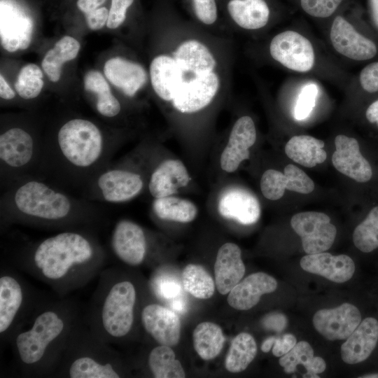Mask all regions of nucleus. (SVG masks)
<instances>
[{"label":"nucleus","instance_id":"f257e3e1","mask_svg":"<svg viewBox=\"0 0 378 378\" xmlns=\"http://www.w3.org/2000/svg\"><path fill=\"white\" fill-rule=\"evenodd\" d=\"M106 255L88 234L64 231L29 246L15 258L18 268L63 298L88 284L104 269Z\"/></svg>","mask_w":378,"mask_h":378},{"label":"nucleus","instance_id":"f03ea898","mask_svg":"<svg viewBox=\"0 0 378 378\" xmlns=\"http://www.w3.org/2000/svg\"><path fill=\"white\" fill-rule=\"evenodd\" d=\"M74 299L44 297L13 335L15 365L23 377H51L74 328L83 316Z\"/></svg>","mask_w":378,"mask_h":378},{"label":"nucleus","instance_id":"7ed1b4c3","mask_svg":"<svg viewBox=\"0 0 378 378\" xmlns=\"http://www.w3.org/2000/svg\"><path fill=\"white\" fill-rule=\"evenodd\" d=\"M138 290L116 268L103 269L87 308L83 321L92 332L108 344L127 337L136 320Z\"/></svg>","mask_w":378,"mask_h":378},{"label":"nucleus","instance_id":"20e7f679","mask_svg":"<svg viewBox=\"0 0 378 378\" xmlns=\"http://www.w3.org/2000/svg\"><path fill=\"white\" fill-rule=\"evenodd\" d=\"M122 363L116 351L96 337L83 321L77 323L51 377L120 378Z\"/></svg>","mask_w":378,"mask_h":378},{"label":"nucleus","instance_id":"39448f33","mask_svg":"<svg viewBox=\"0 0 378 378\" xmlns=\"http://www.w3.org/2000/svg\"><path fill=\"white\" fill-rule=\"evenodd\" d=\"M45 296L34 290L10 267L0 272V340L10 342L13 335Z\"/></svg>","mask_w":378,"mask_h":378},{"label":"nucleus","instance_id":"423d86ee","mask_svg":"<svg viewBox=\"0 0 378 378\" xmlns=\"http://www.w3.org/2000/svg\"><path fill=\"white\" fill-rule=\"evenodd\" d=\"M13 203L16 211L24 218L46 225L64 223L71 218L73 209L66 195L34 180L17 188Z\"/></svg>","mask_w":378,"mask_h":378},{"label":"nucleus","instance_id":"0eeeda50","mask_svg":"<svg viewBox=\"0 0 378 378\" xmlns=\"http://www.w3.org/2000/svg\"><path fill=\"white\" fill-rule=\"evenodd\" d=\"M57 144L65 160L79 168L93 165L104 150L99 129L92 122L82 118L71 119L60 127Z\"/></svg>","mask_w":378,"mask_h":378},{"label":"nucleus","instance_id":"6e6552de","mask_svg":"<svg viewBox=\"0 0 378 378\" xmlns=\"http://www.w3.org/2000/svg\"><path fill=\"white\" fill-rule=\"evenodd\" d=\"M290 225L300 237L307 254L325 252L335 239L336 227L324 213L305 211L296 214L292 217Z\"/></svg>","mask_w":378,"mask_h":378},{"label":"nucleus","instance_id":"1a4fd4ad","mask_svg":"<svg viewBox=\"0 0 378 378\" xmlns=\"http://www.w3.org/2000/svg\"><path fill=\"white\" fill-rule=\"evenodd\" d=\"M270 52L272 58L286 68L307 72L314 64V51L311 42L294 31H285L271 41Z\"/></svg>","mask_w":378,"mask_h":378},{"label":"nucleus","instance_id":"9d476101","mask_svg":"<svg viewBox=\"0 0 378 378\" xmlns=\"http://www.w3.org/2000/svg\"><path fill=\"white\" fill-rule=\"evenodd\" d=\"M219 88L220 78L214 71L190 78L183 81L172 105L181 113H195L212 102Z\"/></svg>","mask_w":378,"mask_h":378},{"label":"nucleus","instance_id":"9b49d317","mask_svg":"<svg viewBox=\"0 0 378 378\" xmlns=\"http://www.w3.org/2000/svg\"><path fill=\"white\" fill-rule=\"evenodd\" d=\"M111 244L115 255L128 266H139L146 258L147 240L144 231L133 221H118L113 230Z\"/></svg>","mask_w":378,"mask_h":378},{"label":"nucleus","instance_id":"f8f14e48","mask_svg":"<svg viewBox=\"0 0 378 378\" xmlns=\"http://www.w3.org/2000/svg\"><path fill=\"white\" fill-rule=\"evenodd\" d=\"M314 328L326 339L346 340L361 322L358 309L352 304L343 303L332 309L317 311L312 319Z\"/></svg>","mask_w":378,"mask_h":378},{"label":"nucleus","instance_id":"ddd939ff","mask_svg":"<svg viewBox=\"0 0 378 378\" xmlns=\"http://www.w3.org/2000/svg\"><path fill=\"white\" fill-rule=\"evenodd\" d=\"M140 321L146 333L158 344L173 346L178 343L181 323L173 310L157 303H149L141 309Z\"/></svg>","mask_w":378,"mask_h":378},{"label":"nucleus","instance_id":"4468645a","mask_svg":"<svg viewBox=\"0 0 378 378\" xmlns=\"http://www.w3.org/2000/svg\"><path fill=\"white\" fill-rule=\"evenodd\" d=\"M330 38L337 52L354 60L372 58L377 53L373 41L359 34L342 16H337L332 24Z\"/></svg>","mask_w":378,"mask_h":378},{"label":"nucleus","instance_id":"2eb2a0df","mask_svg":"<svg viewBox=\"0 0 378 378\" xmlns=\"http://www.w3.org/2000/svg\"><path fill=\"white\" fill-rule=\"evenodd\" d=\"M260 189L264 197L270 200H279L286 190L309 194L314 189V181L299 167L289 164L284 173L268 169L260 179Z\"/></svg>","mask_w":378,"mask_h":378},{"label":"nucleus","instance_id":"dca6fc26","mask_svg":"<svg viewBox=\"0 0 378 378\" xmlns=\"http://www.w3.org/2000/svg\"><path fill=\"white\" fill-rule=\"evenodd\" d=\"M335 145L332 162L337 171L357 182L365 183L370 180L372 167L361 154L356 139L339 134L335 139Z\"/></svg>","mask_w":378,"mask_h":378},{"label":"nucleus","instance_id":"f3484780","mask_svg":"<svg viewBox=\"0 0 378 378\" xmlns=\"http://www.w3.org/2000/svg\"><path fill=\"white\" fill-rule=\"evenodd\" d=\"M255 140L256 130L252 118L248 115L239 118L234 124L221 154V168L227 172H234L244 160L249 158V148Z\"/></svg>","mask_w":378,"mask_h":378},{"label":"nucleus","instance_id":"a211bd4d","mask_svg":"<svg viewBox=\"0 0 378 378\" xmlns=\"http://www.w3.org/2000/svg\"><path fill=\"white\" fill-rule=\"evenodd\" d=\"M97 184L104 200L111 203L132 200L140 193L144 186L139 174L122 169L103 172Z\"/></svg>","mask_w":378,"mask_h":378},{"label":"nucleus","instance_id":"6ab92c4d","mask_svg":"<svg viewBox=\"0 0 378 378\" xmlns=\"http://www.w3.org/2000/svg\"><path fill=\"white\" fill-rule=\"evenodd\" d=\"M300 264L304 271L336 283L349 281L355 272L353 260L343 254L333 255L326 252L307 254L301 258Z\"/></svg>","mask_w":378,"mask_h":378},{"label":"nucleus","instance_id":"aec40b11","mask_svg":"<svg viewBox=\"0 0 378 378\" xmlns=\"http://www.w3.org/2000/svg\"><path fill=\"white\" fill-rule=\"evenodd\" d=\"M218 210L224 218L233 219L243 225L256 223L260 216V203L252 193L246 190L233 188L220 195Z\"/></svg>","mask_w":378,"mask_h":378},{"label":"nucleus","instance_id":"412c9836","mask_svg":"<svg viewBox=\"0 0 378 378\" xmlns=\"http://www.w3.org/2000/svg\"><path fill=\"white\" fill-rule=\"evenodd\" d=\"M277 281L264 272L251 274L240 281L229 293L227 301L237 310H248L255 306L262 295L274 292Z\"/></svg>","mask_w":378,"mask_h":378},{"label":"nucleus","instance_id":"4be33fe9","mask_svg":"<svg viewBox=\"0 0 378 378\" xmlns=\"http://www.w3.org/2000/svg\"><path fill=\"white\" fill-rule=\"evenodd\" d=\"M245 265L240 248L234 243H225L218 251L215 264V283L218 291L226 295L241 280Z\"/></svg>","mask_w":378,"mask_h":378},{"label":"nucleus","instance_id":"5701e85b","mask_svg":"<svg viewBox=\"0 0 378 378\" xmlns=\"http://www.w3.org/2000/svg\"><path fill=\"white\" fill-rule=\"evenodd\" d=\"M378 342V321L372 317L363 319L341 346V357L347 364L365 360Z\"/></svg>","mask_w":378,"mask_h":378},{"label":"nucleus","instance_id":"b1692460","mask_svg":"<svg viewBox=\"0 0 378 378\" xmlns=\"http://www.w3.org/2000/svg\"><path fill=\"white\" fill-rule=\"evenodd\" d=\"M183 74L184 80L214 71L216 62L209 48L195 39L182 42L173 57Z\"/></svg>","mask_w":378,"mask_h":378},{"label":"nucleus","instance_id":"393cba45","mask_svg":"<svg viewBox=\"0 0 378 378\" xmlns=\"http://www.w3.org/2000/svg\"><path fill=\"white\" fill-rule=\"evenodd\" d=\"M104 73L111 83L128 97L134 96L148 78L141 64L120 57L108 59L104 64Z\"/></svg>","mask_w":378,"mask_h":378},{"label":"nucleus","instance_id":"a878e982","mask_svg":"<svg viewBox=\"0 0 378 378\" xmlns=\"http://www.w3.org/2000/svg\"><path fill=\"white\" fill-rule=\"evenodd\" d=\"M150 78L153 90L162 99L172 102L184 81V76L175 59L159 55L150 64Z\"/></svg>","mask_w":378,"mask_h":378},{"label":"nucleus","instance_id":"bb28decb","mask_svg":"<svg viewBox=\"0 0 378 378\" xmlns=\"http://www.w3.org/2000/svg\"><path fill=\"white\" fill-rule=\"evenodd\" d=\"M32 136L24 130L12 127L0 135V159L4 165L19 169L28 164L34 154Z\"/></svg>","mask_w":378,"mask_h":378},{"label":"nucleus","instance_id":"cd10ccee","mask_svg":"<svg viewBox=\"0 0 378 378\" xmlns=\"http://www.w3.org/2000/svg\"><path fill=\"white\" fill-rule=\"evenodd\" d=\"M190 176L185 165L178 160H167L153 172L148 184L150 195L155 198L171 196L178 189L186 186Z\"/></svg>","mask_w":378,"mask_h":378},{"label":"nucleus","instance_id":"c85d7f7f","mask_svg":"<svg viewBox=\"0 0 378 378\" xmlns=\"http://www.w3.org/2000/svg\"><path fill=\"white\" fill-rule=\"evenodd\" d=\"M33 21L17 12L1 8V43L8 52L27 49L31 43Z\"/></svg>","mask_w":378,"mask_h":378},{"label":"nucleus","instance_id":"c756f323","mask_svg":"<svg viewBox=\"0 0 378 378\" xmlns=\"http://www.w3.org/2000/svg\"><path fill=\"white\" fill-rule=\"evenodd\" d=\"M227 11L240 27L253 30L265 27L270 18V9L264 0H230Z\"/></svg>","mask_w":378,"mask_h":378},{"label":"nucleus","instance_id":"7c9ffc66","mask_svg":"<svg viewBox=\"0 0 378 378\" xmlns=\"http://www.w3.org/2000/svg\"><path fill=\"white\" fill-rule=\"evenodd\" d=\"M322 140L309 135L291 137L285 146V153L294 162L307 167L323 162L327 154Z\"/></svg>","mask_w":378,"mask_h":378},{"label":"nucleus","instance_id":"2f4dec72","mask_svg":"<svg viewBox=\"0 0 378 378\" xmlns=\"http://www.w3.org/2000/svg\"><path fill=\"white\" fill-rule=\"evenodd\" d=\"M80 48V45L76 38L64 36L46 53L41 62V66L52 82L59 81L63 64L75 59Z\"/></svg>","mask_w":378,"mask_h":378},{"label":"nucleus","instance_id":"473e14b6","mask_svg":"<svg viewBox=\"0 0 378 378\" xmlns=\"http://www.w3.org/2000/svg\"><path fill=\"white\" fill-rule=\"evenodd\" d=\"M225 337L221 328L212 322L199 323L192 332V343L198 356L203 360L214 359L220 353Z\"/></svg>","mask_w":378,"mask_h":378},{"label":"nucleus","instance_id":"72a5a7b5","mask_svg":"<svg viewBox=\"0 0 378 378\" xmlns=\"http://www.w3.org/2000/svg\"><path fill=\"white\" fill-rule=\"evenodd\" d=\"M257 354V344L253 337L247 332L236 335L225 359V369L232 373L244 371L255 358Z\"/></svg>","mask_w":378,"mask_h":378},{"label":"nucleus","instance_id":"f704fd0d","mask_svg":"<svg viewBox=\"0 0 378 378\" xmlns=\"http://www.w3.org/2000/svg\"><path fill=\"white\" fill-rule=\"evenodd\" d=\"M148 368L155 378H184L185 371L171 346L159 344L153 348L147 358Z\"/></svg>","mask_w":378,"mask_h":378},{"label":"nucleus","instance_id":"c9c22d12","mask_svg":"<svg viewBox=\"0 0 378 378\" xmlns=\"http://www.w3.org/2000/svg\"><path fill=\"white\" fill-rule=\"evenodd\" d=\"M153 209L160 219L180 223L190 222L197 214V209L192 202L172 195L155 199Z\"/></svg>","mask_w":378,"mask_h":378},{"label":"nucleus","instance_id":"e433bc0d","mask_svg":"<svg viewBox=\"0 0 378 378\" xmlns=\"http://www.w3.org/2000/svg\"><path fill=\"white\" fill-rule=\"evenodd\" d=\"M150 288L158 298L167 302L172 309L182 312L186 309L183 299L185 290L176 276L159 271L151 280Z\"/></svg>","mask_w":378,"mask_h":378},{"label":"nucleus","instance_id":"4c0bfd02","mask_svg":"<svg viewBox=\"0 0 378 378\" xmlns=\"http://www.w3.org/2000/svg\"><path fill=\"white\" fill-rule=\"evenodd\" d=\"M181 281L185 291L196 298L209 299L215 292V281L201 265L189 264L186 266Z\"/></svg>","mask_w":378,"mask_h":378},{"label":"nucleus","instance_id":"58836bf2","mask_svg":"<svg viewBox=\"0 0 378 378\" xmlns=\"http://www.w3.org/2000/svg\"><path fill=\"white\" fill-rule=\"evenodd\" d=\"M356 247L364 253L378 248V206L373 207L353 233Z\"/></svg>","mask_w":378,"mask_h":378},{"label":"nucleus","instance_id":"ea45409f","mask_svg":"<svg viewBox=\"0 0 378 378\" xmlns=\"http://www.w3.org/2000/svg\"><path fill=\"white\" fill-rule=\"evenodd\" d=\"M43 87V74L35 64H28L20 71L15 88L18 94L24 99L36 98Z\"/></svg>","mask_w":378,"mask_h":378},{"label":"nucleus","instance_id":"a19ab883","mask_svg":"<svg viewBox=\"0 0 378 378\" xmlns=\"http://www.w3.org/2000/svg\"><path fill=\"white\" fill-rule=\"evenodd\" d=\"M314 350L306 341H300L279 360V365L286 373H293L298 365H302L305 369L314 358Z\"/></svg>","mask_w":378,"mask_h":378},{"label":"nucleus","instance_id":"79ce46f5","mask_svg":"<svg viewBox=\"0 0 378 378\" xmlns=\"http://www.w3.org/2000/svg\"><path fill=\"white\" fill-rule=\"evenodd\" d=\"M318 88L314 84L303 87L298 97L295 108V118L298 120L307 118L315 106Z\"/></svg>","mask_w":378,"mask_h":378},{"label":"nucleus","instance_id":"37998d69","mask_svg":"<svg viewBox=\"0 0 378 378\" xmlns=\"http://www.w3.org/2000/svg\"><path fill=\"white\" fill-rule=\"evenodd\" d=\"M342 0H300L302 8L309 15L328 18L331 15Z\"/></svg>","mask_w":378,"mask_h":378},{"label":"nucleus","instance_id":"c03bdc74","mask_svg":"<svg viewBox=\"0 0 378 378\" xmlns=\"http://www.w3.org/2000/svg\"><path fill=\"white\" fill-rule=\"evenodd\" d=\"M96 95L97 96L96 107L101 115L111 118L120 113V104L111 90L99 92Z\"/></svg>","mask_w":378,"mask_h":378},{"label":"nucleus","instance_id":"a18cd8bd","mask_svg":"<svg viewBox=\"0 0 378 378\" xmlns=\"http://www.w3.org/2000/svg\"><path fill=\"white\" fill-rule=\"evenodd\" d=\"M198 20L205 24H214L218 17L215 0H192Z\"/></svg>","mask_w":378,"mask_h":378},{"label":"nucleus","instance_id":"49530a36","mask_svg":"<svg viewBox=\"0 0 378 378\" xmlns=\"http://www.w3.org/2000/svg\"><path fill=\"white\" fill-rule=\"evenodd\" d=\"M134 0H111L106 23L108 28L114 29L120 26L126 19L127 8Z\"/></svg>","mask_w":378,"mask_h":378},{"label":"nucleus","instance_id":"de8ad7c7","mask_svg":"<svg viewBox=\"0 0 378 378\" xmlns=\"http://www.w3.org/2000/svg\"><path fill=\"white\" fill-rule=\"evenodd\" d=\"M360 83L362 88L368 92L378 91V62L371 63L364 67L360 74Z\"/></svg>","mask_w":378,"mask_h":378},{"label":"nucleus","instance_id":"09e8293b","mask_svg":"<svg viewBox=\"0 0 378 378\" xmlns=\"http://www.w3.org/2000/svg\"><path fill=\"white\" fill-rule=\"evenodd\" d=\"M109 10L105 7H99L85 14L88 27L92 30L102 29L107 23Z\"/></svg>","mask_w":378,"mask_h":378},{"label":"nucleus","instance_id":"8fccbe9b","mask_svg":"<svg viewBox=\"0 0 378 378\" xmlns=\"http://www.w3.org/2000/svg\"><path fill=\"white\" fill-rule=\"evenodd\" d=\"M297 343L295 337L292 334H285L276 337L272 346V354L276 357H281L288 353Z\"/></svg>","mask_w":378,"mask_h":378},{"label":"nucleus","instance_id":"3c124183","mask_svg":"<svg viewBox=\"0 0 378 378\" xmlns=\"http://www.w3.org/2000/svg\"><path fill=\"white\" fill-rule=\"evenodd\" d=\"M262 323V326L267 330L281 332L286 327L287 319L282 314L272 313L266 315Z\"/></svg>","mask_w":378,"mask_h":378},{"label":"nucleus","instance_id":"603ef678","mask_svg":"<svg viewBox=\"0 0 378 378\" xmlns=\"http://www.w3.org/2000/svg\"><path fill=\"white\" fill-rule=\"evenodd\" d=\"M326 368L325 360L318 356H314L310 364L306 368L307 372L304 377H319L317 374L322 373Z\"/></svg>","mask_w":378,"mask_h":378},{"label":"nucleus","instance_id":"864d4df0","mask_svg":"<svg viewBox=\"0 0 378 378\" xmlns=\"http://www.w3.org/2000/svg\"><path fill=\"white\" fill-rule=\"evenodd\" d=\"M106 0H78L77 7L84 14L88 13L103 4Z\"/></svg>","mask_w":378,"mask_h":378},{"label":"nucleus","instance_id":"5fc2aeb1","mask_svg":"<svg viewBox=\"0 0 378 378\" xmlns=\"http://www.w3.org/2000/svg\"><path fill=\"white\" fill-rule=\"evenodd\" d=\"M0 96L1 98L10 100L15 97V92L8 85L2 74L0 75Z\"/></svg>","mask_w":378,"mask_h":378},{"label":"nucleus","instance_id":"6e6d98bb","mask_svg":"<svg viewBox=\"0 0 378 378\" xmlns=\"http://www.w3.org/2000/svg\"><path fill=\"white\" fill-rule=\"evenodd\" d=\"M365 116L371 123H376L378 126V100L374 102L368 108Z\"/></svg>","mask_w":378,"mask_h":378},{"label":"nucleus","instance_id":"4d7b16f0","mask_svg":"<svg viewBox=\"0 0 378 378\" xmlns=\"http://www.w3.org/2000/svg\"><path fill=\"white\" fill-rule=\"evenodd\" d=\"M370 6L373 21L378 27V0H370Z\"/></svg>","mask_w":378,"mask_h":378},{"label":"nucleus","instance_id":"13d9d810","mask_svg":"<svg viewBox=\"0 0 378 378\" xmlns=\"http://www.w3.org/2000/svg\"><path fill=\"white\" fill-rule=\"evenodd\" d=\"M276 337H270L267 338L261 345V350L264 353H267L270 351L271 348L273 346Z\"/></svg>","mask_w":378,"mask_h":378},{"label":"nucleus","instance_id":"bf43d9fd","mask_svg":"<svg viewBox=\"0 0 378 378\" xmlns=\"http://www.w3.org/2000/svg\"><path fill=\"white\" fill-rule=\"evenodd\" d=\"M360 377H363V378H378V373L368 374L361 376Z\"/></svg>","mask_w":378,"mask_h":378}]
</instances>
